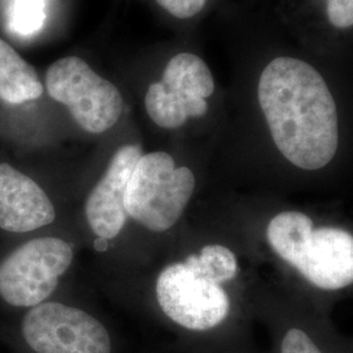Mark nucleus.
Segmentation results:
<instances>
[{"label":"nucleus","mask_w":353,"mask_h":353,"mask_svg":"<svg viewBox=\"0 0 353 353\" xmlns=\"http://www.w3.org/2000/svg\"><path fill=\"white\" fill-rule=\"evenodd\" d=\"M75 252L55 236H29L0 252V301L26 310L50 299Z\"/></svg>","instance_id":"nucleus-4"},{"label":"nucleus","mask_w":353,"mask_h":353,"mask_svg":"<svg viewBox=\"0 0 353 353\" xmlns=\"http://www.w3.org/2000/svg\"><path fill=\"white\" fill-rule=\"evenodd\" d=\"M19 332L33 353H112V339L101 322L65 303L45 301L26 309Z\"/></svg>","instance_id":"nucleus-7"},{"label":"nucleus","mask_w":353,"mask_h":353,"mask_svg":"<svg viewBox=\"0 0 353 353\" xmlns=\"http://www.w3.org/2000/svg\"><path fill=\"white\" fill-rule=\"evenodd\" d=\"M154 293L165 316L191 331L217 327L230 310L223 284L208 278L190 255L182 262L165 265L156 279Z\"/></svg>","instance_id":"nucleus-5"},{"label":"nucleus","mask_w":353,"mask_h":353,"mask_svg":"<svg viewBox=\"0 0 353 353\" xmlns=\"http://www.w3.org/2000/svg\"><path fill=\"white\" fill-rule=\"evenodd\" d=\"M214 90V76L202 58L179 52L165 67L161 81L150 85L145 110L157 126L176 130L207 113Z\"/></svg>","instance_id":"nucleus-8"},{"label":"nucleus","mask_w":353,"mask_h":353,"mask_svg":"<svg viewBox=\"0 0 353 353\" xmlns=\"http://www.w3.org/2000/svg\"><path fill=\"white\" fill-rule=\"evenodd\" d=\"M57 210L34 176L8 161L0 163V233L29 237L51 225Z\"/></svg>","instance_id":"nucleus-9"},{"label":"nucleus","mask_w":353,"mask_h":353,"mask_svg":"<svg viewBox=\"0 0 353 353\" xmlns=\"http://www.w3.org/2000/svg\"><path fill=\"white\" fill-rule=\"evenodd\" d=\"M281 353H322L310 336L300 328H290L281 341Z\"/></svg>","instance_id":"nucleus-14"},{"label":"nucleus","mask_w":353,"mask_h":353,"mask_svg":"<svg viewBox=\"0 0 353 353\" xmlns=\"http://www.w3.org/2000/svg\"><path fill=\"white\" fill-rule=\"evenodd\" d=\"M258 100L281 154L305 170L325 168L339 145V122L326 81L310 64L281 57L267 64Z\"/></svg>","instance_id":"nucleus-1"},{"label":"nucleus","mask_w":353,"mask_h":353,"mask_svg":"<svg viewBox=\"0 0 353 353\" xmlns=\"http://www.w3.org/2000/svg\"><path fill=\"white\" fill-rule=\"evenodd\" d=\"M42 93L43 85L36 70L0 38V101L21 106L36 101Z\"/></svg>","instance_id":"nucleus-11"},{"label":"nucleus","mask_w":353,"mask_h":353,"mask_svg":"<svg viewBox=\"0 0 353 353\" xmlns=\"http://www.w3.org/2000/svg\"><path fill=\"white\" fill-rule=\"evenodd\" d=\"M190 258L202 272L219 284L236 278L239 272V262L234 252L219 243L207 245L201 252L190 254Z\"/></svg>","instance_id":"nucleus-12"},{"label":"nucleus","mask_w":353,"mask_h":353,"mask_svg":"<svg viewBox=\"0 0 353 353\" xmlns=\"http://www.w3.org/2000/svg\"><path fill=\"white\" fill-rule=\"evenodd\" d=\"M267 240L279 256L296 267L313 285L338 290L353 284V236L341 228H314L299 211L276 214Z\"/></svg>","instance_id":"nucleus-2"},{"label":"nucleus","mask_w":353,"mask_h":353,"mask_svg":"<svg viewBox=\"0 0 353 353\" xmlns=\"http://www.w3.org/2000/svg\"><path fill=\"white\" fill-rule=\"evenodd\" d=\"M143 156L138 144H126L115 152L85 202V217L94 236L105 241L117 239L128 220L125 195L130 176Z\"/></svg>","instance_id":"nucleus-10"},{"label":"nucleus","mask_w":353,"mask_h":353,"mask_svg":"<svg viewBox=\"0 0 353 353\" xmlns=\"http://www.w3.org/2000/svg\"><path fill=\"white\" fill-rule=\"evenodd\" d=\"M46 88L51 99L67 106L76 123L90 134L106 132L123 112L118 88L79 57H65L51 64Z\"/></svg>","instance_id":"nucleus-6"},{"label":"nucleus","mask_w":353,"mask_h":353,"mask_svg":"<svg viewBox=\"0 0 353 353\" xmlns=\"http://www.w3.org/2000/svg\"><path fill=\"white\" fill-rule=\"evenodd\" d=\"M157 3L176 19H189L202 11L207 0H157Z\"/></svg>","instance_id":"nucleus-16"},{"label":"nucleus","mask_w":353,"mask_h":353,"mask_svg":"<svg viewBox=\"0 0 353 353\" xmlns=\"http://www.w3.org/2000/svg\"><path fill=\"white\" fill-rule=\"evenodd\" d=\"M327 14L336 28L353 26V0H327Z\"/></svg>","instance_id":"nucleus-15"},{"label":"nucleus","mask_w":353,"mask_h":353,"mask_svg":"<svg viewBox=\"0 0 353 353\" xmlns=\"http://www.w3.org/2000/svg\"><path fill=\"white\" fill-rule=\"evenodd\" d=\"M195 185L194 173L188 166H176L169 153H143L127 185V214L141 227L164 233L182 217Z\"/></svg>","instance_id":"nucleus-3"},{"label":"nucleus","mask_w":353,"mask_h":353,"mask_svg":"<svg viewBox=\"0 0 353 353\" xmlns=\"http://www.w3.org/2000/svg\"><path fill=\"white\" fill-rule=\"evenodd\" d=\"M46 0H14L11 28L21 36H32L41 30L46 20Z\"/></svg>","instance_id":"nucleus-13"}]
</instances>
